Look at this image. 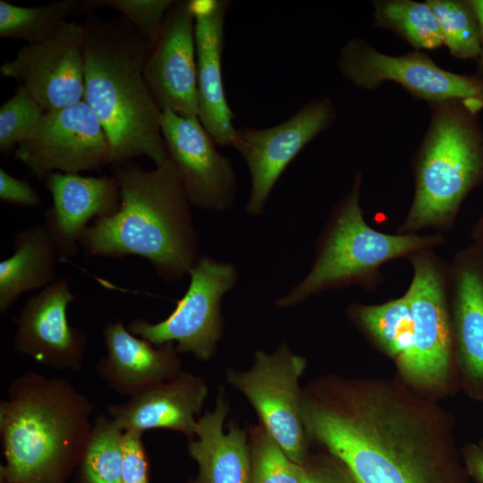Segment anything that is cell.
Masks as SVG:
<instances>
[{"instance_id":"13","label":"cell","mask_w":483,"mask_h":483,"mask_svg":"<svg viewBox=\"0 0 483 483\" xmlns=\"http://www.w3.org/2000/svg\"><path fill=\"white\" fill-rule=\"evenodd\" d=\"M3 77L23 85L45 112L84 98L81 24L65 21L44 41L28 44L0 66Z\"/></svg>"},{"instance_id":"27","label":"cell","mask_w":483,"mask_h":483,"mask_svg":"<svg viewBox=\"0 0 483 483\" xmlns=\"http://www.w3.org/2000/svg\"><path fill=\"white\" fill-rule=\"evenodd\" d=\"M80 1L59 0L43 5L23 7L0 0V37L37 44L53 35L78 11Z\"/></svg>"},{"instance_id":"20","label":"cell","mask_w":483,"mask_h":483,"mask_svg":"<svg viewBox=\"0 0 483 483\" xmlns=\"http://www.w3.org/2000/svg\"><path fill=\"white\" fill-rule=\"evenodd\" d=\"M106 353L96 364V373L115 394L131 397L145 387L181 372L174 343L157 348L126 328L121 319L103 329Z\"/></svg>"},{"instance_id":"17","label":"cell","mask_w":483,"mask_h":483,"mask_svg":"<svg viewBox=\"0 0 483 483\" xmlns=\"http://www.w3.org/2000/svg\"><path fill=\"white\" fill-rule=\"evenodd\" d=\"M53 205L45 212L49 231L61 258L74 257L90 219L107 217L121 206V193L115 178L82 176L54 172L43 180Z\"/></svg>"},{"instance_id":"23","label":"cell","mask_w":483,"mask_h":483,"mask_svg":"<svg viewBox=\"0 0 483 483\" xmlns=\"http://www.w3.org/2000/svg\"><path fill=\"white\" fill-rule=\"evenodd\" d=\"M14 252L0 262V313L5 314L26 292L46 288L57 280L60 258L45 225H33L13 239Z\"/></svg>"},{"instance_id":"28","label":"cell","mask_w":483,"mask_h":483,"mask_svg":"<svg viewBox=\"0 0 483 483\" xmlns=\"http://www.w3.org/2000/svg\"><path fill=\"white\" fill-rule=\"evenodd\" d=\"M439 23L443 44L462 60H478L480 28L470 0H427Z\"/></svg>"},{"instance_id":"19","label":"cell","mask_w":483,"mask_h":483,"mask_svg":"<svg viewBox=\"0 0 483 483\" xmlns=\"http://www.w3.org/2000/svg\"><path fill=\"white\" fill-rule=\"evenodd\" d=\"M207 395L205 379L182 370L145 387L125 402L108 404L106 411L123 432L165 428L191 440Z\"/></svg>"},{"instance_id":"29","label":"cell","mask_w":483,"mask_h":483,"mask_svg":"<svg viewBox=\"0 0 483 483\" xmlns=\"http://www.w3.org/2000/svg\"><path fill=\"white\" fill-rule=\"evenodd\" d=\"M249 445L250 483H302L305 465L292 462L263 426L252 429Z\"/></svg>"},{"instance_id":"18","label":"cell","mask_w":483,"mask_h":483,"mask_svg":"<svg viewBox=\"0 0 483 483\" xmlns=\"http://www.w3.org/2000/svg\"><path fill=\"white\" fill-rule=\"evenodd\" d=\"M230 2L190 0L194 14L197 91L203 127L217 146H232L236 128L222 78L225 25Z\"/></svg>"},{"instance_id":"9","label":"cell","mask_w":483,"mask_h":483,"mask_svg":"<svg viewBox=\"0 0 483 483\" xmlns=\"http://www.w3.org/2000/svg\"><path fill=\"white\" fill-rule=\"evenodd\" d=\"M337 68L345 80L365 90H374L385 81H393L413 97L428 104L450 100L483 104V79L476 74L447 71L418 50L390 55L363 38H352L342 47Z\"/></svg>"},{"instance_id":"8","label":"cell","mask_w":483,"mask_h":483,"mask_svg":"<svg viewBox=\"0 0 483 483\" xmlns=\"http://www.w3.org/2000/svg\"><path fill=\"white\" fill-rule=\"evenodd\" d=\"M307 362L282 343L272 353L257 350L245 371L229 369L227 382L241 392L260 418L262 426L294 462L305 464L307 434L301 415L299 380Z\"/></svg>"},{"instance_id":"21","label":"cell","mask_w":483,"mask_h":483,"mask_svg":"<svg viewBox=\"0 0 483 483\" xmlns=\"http://www.w3.org/2000/svg\"><path fill=\"white\" fill-rule=\"evenodd\" d=\"M454 343L469 375L483 379V250L460 249L449 262Z\"/></svg>"},{"instance_id":"24","label":"cell","mask_w":483,"mask_h":483,"mask_svg":"<svg viewBox=\"0 0 483 483\" xmlns=\"http://www.w3.org/2000/svg\"><path fill=\"white\" fill-rule=\"evenodd\" d=\"M347 314L410 375L413 363L414 330L405 294L380 304H350Z\"/></svg>"},{"instance_id":"6","label":"cell","mask_w":483,"mask_h":483,"mask_svg":"<svg viewBox=\"0 0 483 483\" xmlns=\"http://www.w3.org/2000/svg\"><path fill=\"white\" fill-rule=\"evenodd\" d=\"M363 180L361 171L355 173L348 192L333 205L308 273L275 301L276 308H292L312 296L350 286L376 291L383 281L384 265L445 244L441 233H386L371 227L360 205Z\"/></svg>"},{"instance_id":"35","label":"cell","mask_w":483,"mask_h":483,"mask_svg":"<svg viewBox=\"0 0 483 483\" xmlns=\"http://www.w3.org/2000/svg\"><path fill=\"white\" fill-rule=\"evenodd\" d=\"M473 7L480 28L481 49L478 61L476 75L483 79V0H470Z\"/></svg>"},{"instance_id":"12","label":"cell","mask_w":483,"mask_h":483,"mask_svg":"<svg viewBox=\"0 0 483 483\" xmlns=\"http://www.w3.org/2000/svg\"><path fill=\"white\" fill-rule=\"evenodd\" d=\"M412 277L405 296L413 320V363L410 376L426 384L446 373L455 346L449 296V262L424 250L408 258Z\"/></svg>"},{"instance_id":"22","label":"cell","mask_w":483,"mask_h":483,"mask_svg":"<svg viewBox=\"0 0 483 483\" xmlns=\"http://www.w3.org/2000/svg\"><path fill=\"white\" fill-rule=\"evenodd\" d=\"M229 411L218 394L215 409L198 419L188 453L198 465V475L190 483H250V450L245 430L231 425L224 431Z\"/></svg>"},{"instance_id":"1","label":"cell","mask_w":483,"mask_h":483,"mask_svg":"<svg viewBox=\"0 0 483 483\" xmlns=\"http://www.w3.org/2000/svg\"><path fill=\"white\" fill-rule=\"evenodd\" d=\"M307 436L324 445L354 483H450L443 419L399 386L322 379L301 390Z\"/></svg>"},{"instance_id":"25","label":"cell","mask_w":483,"mask_h":483,"mask_svg":"<svg viewBox=\"0 0 483 483\" xmlns=\"http://www.w3.org/2000/svg\"><path fill=\"white\" fill-rule=\"evenodd\" d=\"M374 25L390 30L416 50H435L443 45L437 19L427 2L373 1Z\"/></svg>"},{"instance_id":"3","label":"cell","mask_w":483,"mask_h":483,"mask_svg":"<svg viewBox=\"0 0 483 483\" xmlns=\"http://www.w3.org/2000/svg\"><path fill=\"white\" fill-rule=\"evenodd\" d=\"M83 101L98 118L110 144V165L145 156L156 165L168 158L162 111L144 77L151 47L123 16L87 13L80 23Z\"/></svg>"},{"instance_id":"37","label":"cell","mask_w":483,"mask_h":483,"mask_svg":"<svg viewBox=\"0 0 483 483\" xmlns=\"http://www.w3.org/2000/svg\"><path fill=\"white\" fill-rule=\"evenodd\" d=\"M475 467L479 474L483 478V460L478 461Z\"/></svg>"},{"instance_id":"7","label":"cell","mask_w":483,"mask_h":483,"mask_svg":"<svg viewBox=\"0 0 483 483\" xmlns=\"http://www.w3.org/2000/svg\"><path fill=\"white\" fill-rule=\"evenodd\" d=\"M189 275L186 292L165 319L150 323L137 318L127 328L153 345L176 343L179 353L190 352L208 360L223 335V298L234 288L239 274L234 264L205 255Z\"/></svg>"},{"instance_id":"5","label":"cell","mask_w":483,"mask_h":483,"mask_svg":"<svg viewBox=\"0 0 483 483\" xmlns=\"http://www.w3.org/2000/svg\"><path fill=\"white\" fill-rule=\"evenodd\" d=\"M428 130L413 155V197L397 226L400 234L451 231L460 209L483 184V130L478 114L483 104L450 100L429 104Z\"/></svg>"},{"instance_id":"11","label":"cell","mask_w":483,"mask_h":483,"mask_svg":"<svg viewBox=\"0 0 483 483\" xmlns=\"http://www.w3.org/2000/svg\"><path fill=\"white\" fill-rule=\"evenodd\" d=\"M16 160L43 181L50 173L101 171L110 164V144L85 101L45 112L36 129L14 152Z\"/></svg>"},{"instance_id":"34","label":"cell","mask_w":483,"mask_h":483,"mask_svg":"<svg viewBox=\"0 0 483 483\" xmlns=\"http://www.w3.org/2000/svg\"><path fill=\"white\" fill-rule=\"evenodd\" d=\"M305 468L306 474L302 483H349L343 476L331 469Z\"/></svg>"},{"instance_id":"4","label":"cell","mask_w":483,"mask_h":483,"mask_svg":"<svg viewBox=\"0 0 483 483\" xmlns=\"http://www.w3.org/2000/svg\"><path fill=\"white\" fill-rule=\"evenodd\" d=\"M94 403L69 381L26 371L0 402V483H67L90 437Z\"/></svg>"},{"instance_id":"32","label":"cell","mask_w":483,"mask_h":483,"mask_svg":"<svg viewBox=\"0 0 483 483\" xmlns=\"http://www.w3.org/2000/svg\"><path fill=\"white\" fill-rule=\"evenodd\" d=\"M142 434L138 430H128L123 434V483H149Z\"/></svg>"},{"instance_id":"15","label":"cell","mask_w":483,"mask_h":483,"mask_svg":"<svg viewBox=\"0 0 483 483\" xmlns=\"http://www.w3.org/2000/svg\"><path fill=\"white\" fill-rule=\"evenodd\" d=\"M74 298L67 278L57 279L30 297L14 318V351L48 369L80 370L88 339L68 321L67 308Z\"/></svg>"},{"instance_id":"33","label":"cell","mask_w":483,"mask_h":483,"mask_svg":"<svg viewBox=\"0 0 483 483\" xmlns=\"http://www.w3.org/2000/svg\"><path fill=\"white\" fill-rule=\"evenodd\" d=\"M0 199L2 202L34 208L42 203L40 196L30 182L17 179L0 168Z\"/></svg>"},{"instance_id":"36","label":"cell","mask_w":483,"mask_h":483,"mask_svg":"<svg viewBox=\"0 0 483 483\" xmlns=\"http://www.w3.org/2000/svg\"><path fill=\"white\" fill-rule=\"evenodd\" d=\"M471 244L483 250V212L474 223L470 231Z\"/></svg>"},{"instance_id":"16","label":"cell","mask_w":483,"mask_h":483,"mask_svg":"<svg viewBox=\"0 0 483 483\" xmlns=\"http://www.w3.org/2000/svg\"><path fill=\"white\" fill-rule=\"evenodd\" d=\"M194 25L190 0L175 1L146 60L144 77L162 112L199 117Z\"/></svg>"},{"instance_id":"26","label":"cell","mask_w":483,"mask_h":483,"mask_svg":"<svg viewBox=\"0 0 483 483\" xmlns=\"http://www.w3.org/2000/svg\"><path fill=\"white\" fill-rule=\"evenodd\" d=\"M123 434L108 415L95 419L77 468L79 483H123Z\"/></svg>"},{"instance_id":"30","label":"cell","mask_w":483,"mask_h":483,"mask_svg":"<svg viewBox=\"0 0 483 483\" xmlns=\"http://www.w3.org/2000/svg\"><path fill=\"white\" fill-rule=\"evenodd\" d=\"M45 111L28 89L19 84L15 93L0 107V151L18 146L36 129Z\"/></svg>"},{"instance_id":"31","label":"cell","mask_w":483,"mask_h":483,"mask_svg":"<svg viewBox=\"0 0 483 483\" xmlns=\"http://www.w3.org/2000/svg\"><path fill=\"white\" fill-rule=\"evenodd\" d=\"M175 0H82L79 13H89L100 7L119 11L152 47L157 42L165 16Z\"/></svg>"},{"instance_id":"2","label":"cell","mask_w":483,"mask_h":483,"mask_svg":"<svg viewBox=\"0 0 483 483\" xmlns=\"http://www.w3.org/2000/svg\"><path fill=\"white\" fill-rule=\"evenodd\" d=\"M121 193L113 216L95 219L80 247L88 257H141L166 282L187 275L200 258L199 241L182 177L168 157L153 170L113 164Z\"/></svg>"},{"instance_id":"14","label":"cell","mask_w":483,"mask_h":483,"mask_svg":"<svg viewBox=\"0 0 483 483\" xmlns=\"http://www.w3.org/2000/svg\"><path fill=\"white\" fill-rule=\"evenodd\" d=\"M161 131L191 205L214 212L231 208L237 192L234 170L229 158L216 150L199 117L164 111Z\"/></svg>"},{"instance_id":"10","label":"cell","mask_w":483,"mask_h":483,"mask_svg":"<svg viewBox=\"0 0 483 483\" xmlns=\"http://www.w3.org/2000/svg\"><path fill=\"white\" fill-rule=\"evenodd\" d=\"M336 112L327 97L310 100L284 122L269 128L236 129L232 147L245 161L251 181L245 206L258 216L277 181L291 162L317 136L331 128Z\"/></svg>"}]
</instances>
